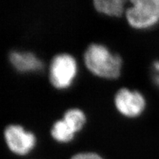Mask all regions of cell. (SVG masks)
<instances>
[{
    "mask_svg": "<svg viewBox=\"0 0 159 159\" xmlns=\"http://www.w3.org/2000/svg\"><path fill=\"white\" fill-rule=\"evenodd\" d=\"M115 105L119 112L125 116L134 117L144 111L145 99L138 91H130L123 88L116 94Z\"/></svg>",
    "mask_w": 159,
    "mask_h": 159,
    "instance_id": "5",
    "label": "cell"
},
{
    "mask_svg": "<svg viewBox=\"0 0 159 159\" xmlns=\"http://www.w3.org/2000/svg\"><path fill=\"white\" fill-rule=\"evenodd\" d=\"M97 11L110 16H120L123 12L124 1L122 0H96L94 2Z\"/></svg>",
    "mask_w": 159,
    "mask_h": 159,
    "instance_id": "7",
    "label": "cell"
},
{
    "mask_svg": "<svg viewBox=\"0 0 159 159\" xmlns=\"http://www.w3.org/2000/svg\"><path fill=\"white\" fill-rule=\"evenodd\" d=\"M126 11L129 24L139 29L152 27L159 21V0H134Z\"/></svg>",
    "mask_w": 159,
    "mask_h": 159,
    "instance_id": "2",
    "label": "cell"
},
{
    "mask_svg": "<svg viewBox=\"0 0 159 159\" xmlns=\"http://www.w3.org/2000/svg\"><path fill=\"white\" fill-rule=\"evenodd\" d=\"M85 66L91 72L105 78L118 77L122 66V59L118 55H112L104 46L91 44L84 54Z\"/></svg>",
    "mask_w": 159,
    "mask_h": 159,
    "instance_id": "1",
    "label": "cell"
},
{
    "mask_svg": "<svg viewBox=\"0 0 159 159\" xmlns=\"http://www.w3.org/2000/svg\"><path fill=\"white\" fill-rule=\"evenodd\" d=\"M9 59L12 65L22 72L40 70L43 66L41 61L31 52L13 51L10 53Z\"/></svg>",
    "mask_w": 159,
    "mask_h": 159,
    "instance_id": "6",
    "label": "cell"
},
{
    "mask_svg": "<svg viewBox=\"0 0 159 159\" xmlns=\"http://www.w3.org/2000/svg\"><path fill=\"white\" fill-rule=\"evenodd\" d=\"M51 134L52 138L61 143H68L74 138L75 132L63 120L57 121L53 125Z\"/></svg>",
    "mask_w": 159,
    "mask_h": 159,
    "instance_id": "8",
    "label": "cell"
},
{
    "mask_svg": "<svg viewBox=\"0 0 159 159\" xmlns=\"http://www.w3.org/2000/svg\"><path fill=\"white\" fill-rule=\"evenodd\" d=\"M5 139L11 153L18 157H26L36 145V139L30 132H26L19 125H9L5 130Z\"/></svg>",
    "mask_w": 159,
    "mask_h": 159,
    "instance_id": "4",
    "label": "cell"
},
{
    "mask_svg": "<svg viewBox=\"0 0 159 159\" xmlns=\"http://www.w3.org/2000/svg\"><path fill=\"white\" fill-rule=\"evenodd\" d=\"M77 73L75 60L68 54H60L54 57L49 69V79L57 89L69 87Z\"/></svg>",
    "mask_w": 159,
    "mask_h": 159,
    "instance_id": "3",
    "label": "cell"
},
{
    "mask_svg": "<svg viewBox=\"0 0 159 159\" xmlns=\"http://www.w3.org/2000/svg\"><path fill=\"white\" fill-rule=\"evenodd\" d=\"M154 82L159 86V61H156L152 65Z\"/></svg>",
    "mask_w": 159,
    "mask_h": 159,
    "instance_id": "11",
    "label": "cell"
},
{
    "mask_svg": "<svg viewBox=\"0 0 159 159\" xmlns=\"http://www.w3.org/2000/svg\"><path fill=\"white\" fill-rule=\"evenodd\" d=\"M30 159H33V158H30Z\"/></svg>",
    "mask_w": 159,
    "mask_h": 159,
    "instance_id": "12",
    "label": "cell"
},
{
    "mask_svg": "<svg viewBox=\"0 0 159 159\" xmlns=\"http://www.w3.org/2000/svg\"><path fill=\"white\" fill-rule=\"evenodd\" d=\"M85 120V115L79 109H70L64 114L63 121L74 132H77L82 128Z\"/></svg>",
    "mask_w": 159,
    "mask_h": 159,
    "instance_id": "9",
    "label": "cell"
},
{
    "mask_svg": "<svg viewBox=\"0 0 159 159\" xmlns=\"http://www.w3.org/2000/svg\"><path fill=\"white\" fill-rule=\"evenodd\" d=\"M69 159H106V158L93 151H83L72 155Z\"/></svg>",
    "mask_w": 159,
    "mask_h": 159,
    "instance_id": "10",
    "label": "cell"
}]
</instances>
